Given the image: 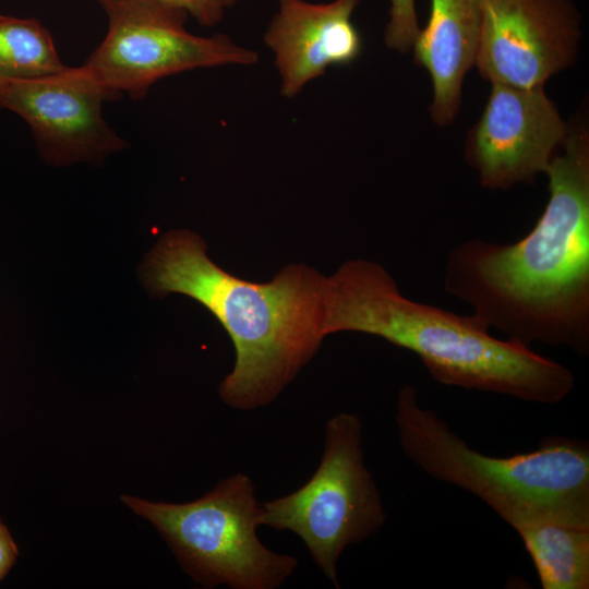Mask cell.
<instances>
[{"mask_svg": "<svg viewBox=\"0 0 589 589\" xmlns=\"http://www.w3.org/2000/svg\"><path fill=\"white\" fill-rule=\"evenodd\" d=\"M17 555V549L3 524L0 520V580L12 567Z\"/></svg>", "mask_w": 589, "mask_h": 589, "instance_id": "17", "label": "cell"}, {"mask_svg": "<svg viewBox=\"0 0 589 589\" xmlns=\"http://www.w3.org/2000/svg\"><path fill=\"white\" fill-rule=\"evenodd\" d=\"M183 9L203 26L217 24L237 0H155Z\"/></svg>", "mask_w": 589, "mask_h": 589, "instance_id": "16", "label": "cell"}, {"mask_svg": "<svg viewBox=\"0 0 589 589\" xmlns=\"http://www.w3.org/2000/svg\"><path fill=\"white\" fill-rule=\"evenodd\" d=\"M52 38L35 19L0 15V85L61 71Z\"/></svg>", "mask_w": 589, "mask_h": 589, "instance_id": "14", "label": "cell"}, {"mask_svg": "<svg viewBox=\"0 0 589 589\" xmlns=\"http://www.w3.org/2000/svg\"><path fill=\"white\" fill-rule=\"evenodd\" d=\"M260 521L297 534L318 569L339 588L341 553L371 538L386 521L381 493L364 462L357 414L339 412L327 420L314 473L293 492L263 503Z\"/></svg>", "mask_w": 589, "mask_h": 589, "instance_id": "6", "label": "cell"}, {"mask_svg": "<svg viewBox=\"0 0 589 589\" xmlns=\"http://www.w3.org/2000/svg\"><path fill=\"white\" fill-rule=\"evenodd\" d=\"M113 97L86 65L0 85V108L22 117L56 165L99 159L124 146L101 115Z\"/></svg>", "mask_w": 589, "mask_h": 589, "instance_id": "9", "label": "cell"}, {"mask_svg": "<svg viewBox=\"0 0 589 589\" xmlns=\"http://www.w3.org/2000/svg\"><path fill=\"white\" fill-rule=\"evenodd\" d=\"M485 0H431L430 15L413 44L414 61L433 85L431 118L449 124L460 107L461 88L478 53Z\"/></svg>", "mask_w": 589, "mask_h": 589, "instance_id": "12", "label": "cell"}, {"mask_svg": "<svg viewBox=\"0 0 589 589\" xmlns=\"http://www.w3.org/2000/svg\"><path fill=\"white\" fill-rule=\"evenodd\" d=\"M579 37L572 0H485L474 65L490 83L544 86L573 63Z\"/></svg>", "mask_w": 589, "mask_h": 589, "instance_id": "8", "label": "cell"}, {"mask_svg": "<svg viewBox=\"0 0 589 589\" xmlns=\"http://www.w3.org/2000/svg\"><path fill=\"white\" fill-rule=\"evenodd\" d=\"M359 1L278 0L264 41L275 53L284 96H296L328 67L358 58L362 40L351 16Z\"/></svg>", "mask_w": 589, "mask_h": 589, "instance_id": "11", "label": "cell"}, {"mask_svg": "<svg viewBox=\"0 0 589 589\" xmlns=\"http://www.w3.org/2000/svg\"><path fill=\"white\" fill-rule=\"evenodd\" d=\"M419 32L414 0H390L389 21L384 32L387 47L407 52L412 49Z\"/></svg>", "mask_w": 589, "mask_h": 589, "instance_id": "15", "label": "cell"}, {"mask_svg": "<svg viewBox=\"0 0 589 589\" xmlns=\"http://www.w3.org/2000/svg\"><path fill=\"white\" fill-rule=\"evenodd\" d=\"M405 455L429 476L470 492L515 530L555 520L589 527V446L551 436L529 453H479L405 385L395 416Z\"/></svg>", "mask_w": 589, "mask_h": 589, "instance_id": "4", "label": "cell"}, {"mask_svg": "<svg viewBox=\"0 0 589 589\" xmlns=\"http://www.w3.org/2000/svg\"><path fill=\"white\" fill-rule=\"evenodd\" d=\"M544 173L549 200L514 243L472 239L453 248L444 289L489 329L527 346L589 353V134L568 128Z\"/></svg>", "mask_w": 589, "mask_h": 589, "instance_id": "1", "label": "cell"}, {"mask_svg": "<svg viewBox=\"0 0 589 589\" xmlns=\"http://www.w3.org/2000/svg\"><path fill=\"white\" fill-rule=\"evenodd\" d=\"M107 34L85 63L117 99L140 100L159 79L197 68L250 65L257 53L227 35L196 36L185 27L187 11L155 0H98Z\"/></svg>", "mask_w": 589, "mask_h": 589, "instance_id": "7", "label": "cell"}, {"mask_svg": "<svg viewBox=\"0 0 589 589\" xmlns=\"http://www.w3.org/2000/svg\"><path fill=\"white\" fill-rule=\"evenodd\" d=\"M381 337L420 358L438 383L554 405L575 386L564 364L462 316L405 297L381 264L346 261L323 287V333Z\"/></svg>", "mask_w": 589, "mask_h": 589, "instance_id": "3", "label": "cell"}, {"mask_svg": "<svg viewBox=\"0 0 589 589\" xmlns=\"http://www.w3.org/2000/svg\"><path fill=\"white\" fill-rule=\"evenodd\" d=\"M543 589L589 588V527L544 520L518 528Z\"/></svg>", "mask_w": 589, "mask_h": 589, "instance_id": "13", "label": "cell"}, {"mask_svg": "<svg viewBox=\"0 0 589 589\" xmlns=\"http://www.w3.org/2000/svg\"><path fill=\"white\" fill-rule=\"evenodd\" d=\"M121 500L159 531L183 568L206 588L277 589L298 567L297 557L277 553L260 540L262 504L243 472L189 503L129 495Z\"/></svg>", "mask_w": 589, "mask_h": 589, "instance_id": "5", "label": "cell"}, {"mask_svg": "<svg viewBox=\"0 0 589 589\" xmlns=\"http://www.w3.org/2000/svg\"><path fill=\"white\" fill-rule=\"evenodd\" d=\"M484 110L467 140L466 158L482 187L507 190L544 172L568 127L543 86L491 83Z\"/></svg>", "mask_w": 589, "mask_h": 589, "instance_id": "10", "label": "cell"}, {"mask_svg": "<svg viewBox=\"0 0 589 589\" xmlns=\"http://www.w3.org/2000/svg\"><path fill=\"white\" fill-rule=\"evenodd\" d=\"M141 271L152 294L189 296L228 333L236 360L218 392L231 408L255 410L274 401L325 337V276L305 264L288 265L267 283L249 281L212 262L199 235L173 230L158 240Z\"/></svg>", "mask_w": 589, "mask_h": 589, "instance_id": "2", "label": "cell"}]
</instances>
